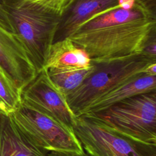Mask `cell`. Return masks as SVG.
Returning <instances> with one entry per match:
<instances>
[{
	"label": "cell",
	"mask_w": 156,
	"mask_h": 156,
	"mask_svg": "<svg viewBox=\"0 0 156 156\" xmlns=\"http://www.w3.org/2000/svg\"><path fill=\"white\" fill-rule=\"evenodd\" d=\"M156 33V17L138 4L116 7L91 18L69 38L91 60H104L141 54Z\"/></svg>",
	"instance_id": "1"
},
{
	"label": "cell",
	"mask_w": 156,
	"mask_h": 156,
	"mask_svg": "<svg viewBox=\"0 0 156 156\" xmlns=\"http://www.w3.org/2000/svg\"><path fill=\"white\" fill-rule=\"evenodd\" d=\"M12 27L37 71L41 69L53 43L60 16L26 0H0Z\"/></svg>",
	"instance_id": "2"
},
{
	"label": "cell",
	"mask_w": 156,
	"mask_h": 156,
	"mask_svg": "<svg viewBox=\"0 0 156 156\" xmlns=\"http://www.w3.org/2000/svg\"><path fill=\"white\" fill-rule=\"evenodd\" d=\"M156 62L143 54L104 60H91L93 69L82 83L66 95L68 105L76 116L100 96L123 82L144 73Z\"/></svg>",
	"instance_id": "3"
},
{
	"label": "cell",
	"mask_w": 156,
	"mask_h": 156,
	"mask_svg": "<svg viewBox=\"0 0 156 156\" xmlns=\"http://www.w3.org/2000/svg\"><path fill=\"white\" fill-rule=\"evenodd\" d=\"M92 115L124 136L156 144V91L130 97Z\"/></svg>",
	"instance_id": "4"
},
{
	"label": "cell",
	"mask_w": 156,
	"mask_h": 156,
	"mask_svg": "<svg viewBox=\"0 0 156 156\" xmlns=\"http://www.w3.org/2000/svg\"><path fill=\"white\" fill-rule=\"evenodd\" d=\"M73 131L91 156H156V144L124 136L92 114L76 116Z\"/></svg>",
	"instance_id": "5"
},
{
	"label": "cell",
	"mask_w": 156,
	"mask_h": 156,
	"mask_svg": "<svg viewBox=\"0 0 156 156\" xmlns=\"http://www.w3.org/2000/svg\"><path fill=\"white\" fill-rule=\"evenodd\" d=\"M8 117L43 151L76 154L85 152L73 130L33 108L21 103L19 108Z\"/></svg>",
	"instance_id": "6"
},
{
	"label": "cell",
	"mask_w": 156,
	"mask_h": 156,
	"mask_svg": "<svg viewBox=\"0 0 156 156\" xmlns=\"http://www.w3.org/2000/svg\"><path fill=\"white\" fill-rule=\"evenodd\" d=\"M21 103L55 119L73 130L76 116L69 107L66 96L42 68L21 90Z\"/></svg>",
	"instance_id": "7"
},
{
	"label": "cell",
	"mask_w": 156,
	"mask_h": 156,
	"mask_svg": "<svg viewBox=\"0 0 156 156\" xmlns=\"http://www.w3.org/2000/svg\"><path fill=\"white\" fill-rule=\"evenodd\" d=\"M0 66L21 90L37 71L15 34L0 24Z\"/></svg>",
	"instance_id": "8"
},
{
	"label": "cell",
	"mask_w": 156,
	"mask_h": 156,
	"mask_svg": "<svg viewBox=\"0 0 156 156\" xmlns=\"http://www.w3.org/2000/svg\"><path fill=\"white\" fill-rule=\"evenodd\" d=\"M118 7L119 0H69L60 16L53 43L69 38L94 16Z\"/></svg>",
	"instance_id": "9"
},
{
	"label": "cell",
	"mask_w": 156,
	"mask_h": 156,
	"mask_svg": "<svg viewBox=\"0 0 156 156\" xmlns=\"http://www.w3.org/2000/svg\"><path fill=\"white\" fill-rule=\"evenodd\" d=\"M152 91H156V76L142 73L100 96L88 106L82 115L97 113L130 97Z\"/></svg>",
	"instance_id": "10"
},
{
	"label": "cell",
	"mask_w": 156,
	"mask_h": 156,
	"mask_svg": "<svg viewBox=\"0 0 156 156\" xmlns=\"http://www.w3.org/2000/svg\"><path fill=\"white\" fill-rule=\"evenodd\" d=\"M88 54L76 46L69 38L53 43L46 55L43 68L48 69H76L91 66Z\"/></svg>",
	"instance_id": "11"
},
{
	"label": "cell",
	"mask_w": 156,
	"mask_h": 156,
	"mask_svg": "<svg viewBox=\"0 0 156 156\" xmlns=\"http://www.w3.org/2000/svg\"><path fill=\"white\" fill-rule=\"evenodd\" d=\"M8 117L0 115V156H46Z\"/></svg>",
	"instance_id": "12"
},
{
	"label": "cell",
	"mask_w": 156,
	"mask_h": 156,
	"mask_svg": "<svg viewBox=\"0 0 156 156\" xmlns=\"http://www.w3.org/2000/svg\"><path fill=\"white\" fill-rule=\"evenodd\" d=\"M93 69L92 63L87 68L76 69H48V73L56 87L66 96L77 88Z\"/></svg>",
	"instance_id": "13"
},
{
	"label": "cell",
	"mask_w": 156,
	"mask_h": 156,
	"mask_svg": "<svg viewBox=\"0 0 156 156\" xmlns=\"http://www.w3.org/2000/svg\"><path fill=\"white\" fill-rule=\"evenodd\" d=\"M21 91L0 66V115L9 116L21 103Z\"/></svg>",
	"instance_id": "14"
},
{
	"label": "cell",
	"mask_w": 156,
	"mask_h": 156,
	"mask_svg": "<svg viewBox=\"0 0 156 156\" xmlns=\"http://www.w3.org/2000/svg\"><path fill=\"white\" fill-rule=\"evenodd\" d=\"M51 13L60 16L69 0H26Z\"/></svg>",
	"instance_id": "15"
},
{
	"label": "cell",
	"mask_w": 156,
	"mask_h": 156,
	"mask_svg": "<svg viewBox=\"0 0 156 156\" xmlns=\"http://www.w3.org/2000/svg\"><path fill=\"white\" fill-rule=\"evenodd\" d=\"M141 54L156 60V33L152 35L148 39L143 48Z\"/></svg>",
	"instance_id": "16"
},
{
	"label": "cell",
	"mask_w": 156,
	"mask_h": 156,
	"mask_svg": "<svg viewBox=\"0 0 156 156\" xmlns=\"http://www.w3.org/2000/svg\"><path fill=\"white\" fill-rule=\"evenodd\" d=\"M135 2L156 17V0H135Z\"/></svg>",
	"instance_id": "17"
},
{
	"label": "cell",
	"mask_w": 156,
	"mask_h": 156,
	"mask_svg": "<svg viewBox=\"0 0 156 156\" xmlns=\"http://www.w3.org/2000/svg\"><path fill=\"white\" fill-rule=\"evenodd\" d=\"M0 24L2 25L4 27H5L6 29H7L9 30L12 32L9 19L1 2H0Z\"/></svg>",
	"instance_id": "18"
},
{
	"label": "cell",
	"mask_w": 156,
	"mask_h": 156,
	"mask_svg": "<svg viewBox=\"0 0 156 156\" xmlns=\"http://www.w3.org/2000/svg\"><path fill=\"white\" fill-rule=\"evenodd\" d=\"M46 156H91L87 153L84 152L82 154H69V153H63L58 152H48Z\"/></svg>",
	"instance_id": "19"
},
{
	"label": "cell",
	"mask_w": 156,
	"mask_h": 156,
	"mask_svg": "<svg viewBox=\"0 0 156 156\" xmlns=\"http://www.w3.org/2000/svg\"><path fill=\"white\" fill-rule=\"evenodd\" d=\"M143 73L151 76H156V62L148 65L144 69Z\"/></svg>",
	"instance_id": "20"
}]
</instances>
